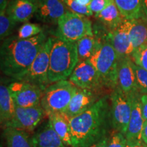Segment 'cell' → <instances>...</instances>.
I'll return each mask as SVG.
<instances>
[{
	"label": "cell",
	"instance_id": "obj_1",
	"mask_svg": "<svg viewBox=\"0 0 147 147\" xmlns=\"http://www.w3.org/2000/svg\"><path fill=\"white\" fill-rule=\"evenodd\" d=\"M71 147H89L106 136L112 128L110 96H103L84 113L69 119Z\"/></svg>",
	"mask_w": 147,
	"mask_h": 147
},
{
	"label": "cell",
	"instance_id": "obj_2",
	"mask_svg": "<svg viewBox=\"0 0 147 147\" xmlns=\"http://www.w3.org/2000/svg\"><path fill=\"white\" fill-rule=\"evenodd\" d=\"M45 32L29 39L10 36L1 45V69L16 81L26 72L47 41Z\"/></svg>",
	"mask_w": 147,
	"mask_h": 147
},
{
	"label": "cell",
	"instance_id": "obj_3",
	"mask_svg": "<svg viewBox=\"0 0 147 147\" xmlns=\"http://www.w3.org/2000/svg\"><path fill=\"white\" fill-rule=\"evenodd\" d=\"M78 63V54L76 42L53 38L48 74L50 84L67 80Z\"/></svg>",
	"mask_w": 147,
	"mask_h": 147
},
{
	"label": "cell",
	"instance_id": "obj_4",
	"mask_svg": "<svg viewBox=\"0 0 147 147\" xmlns=\"http://www.w3.org/2000/svg\"><path fill=\"white\" fill-rule=\"evenodd\" d=\"M120 57L109 42H106L89 59L102 82L103 87L114 90L118 87V66Z\"/></svg>",
	"mask_w": 147,
	"mask_h": 147
},
{
	"label": "cell",
	"instance_id": "obj_5",
	"mask_svg": "<svg viewBox=\"0 0 147 147\" xmlns=\"http://www.w3.org/2000/svg\"><path fill=\"white\" fill-rule=\"evenodd\" d=\"M77 88L67 80H61L48 86L42 93L40 104L48 117L53 114L63 113Z\"/></svg>",
	"mask_w": 147,
	"mask_h": 147
},
{
	"label": "cell",
	"instance_id": "obj_6",
	"mask_svg": "<svg viewBox=\"0 0 147 147\" xmlns=\"http://www.w3.org/2000/svg\"><path fill=\"white\" fill-rule=\"evenodd\" d=\"M92 22L87 16L67 10L59 20L56 38L77 42L87 36H93Z\"/></svg>",
	"mask_w": 147,
	"mask_h": 147
},
{
	"label": "cell",
	"instance_id": "obj_7",
	"mask_svg": "<svg viewBox=\"0 0 147 147\" xmlns=\"http://www.w3.org/2000/svg\"><path fill=\"white\" fill-rule=\"evenodd\" d=\"M53 38H48L47 41L38 53L29 69L17 81H24L38 86L42 91L50 85L48 78L50 54Z\"/></svg>",
	"mask_w": 147,
	"mask_h": 147
},
{
	"label": "cell",
	"instance_id": "obj_8",
	"mask_svg": "<svg viewBox=\"0 0 147 147\" xmlns=\"http://www.w3.org/2000/svg\"><path fill=\"white\" fill-rule=\"evenodd\" d=\"M110 102L112 128L125 136L131 117V96L117 87L112 91Z\"/></svg>",
	"mask_w": 147,
	"mask_h": 147
},
{
	"label": "cell",
	"instance_id": "obj_9",
	"mask_svg": "<svg viewBox=\"0 0 147 147\" xmlns=\"http://www.w3.org/2000/svg\"><path fill=\"white\" fill-rule=\"evenodd\" d=\"M46 116L47 114L41 105L27 108L16 106L14 117L3 125V128L12 127L29 133L34 131Z\"/></svg>",
	"mask_w": 147,
	"mask_h": 147
},
{
	"label": "cell",
	"instance_id": "obj_10",
	"mask_svg": "<svg viewBox=\"0 0 147 147\" xmlns=\"http://www.w3.org/2000/svg\"><path fill=\"white\" fill-rule=\"evenodd\" d=\"M8 89L16 106L27 108L40 106L43 91L34 84L24 81H15Z\"/></svg>",
	"mask_w": 147,
	"mask_h": 147
},
{
	"label": "cell",
	"instance_id": "obj_11",
	"mask_svg": "<svg viewBox=\"0 0 147 147\" xmlns=\"http://www.w3.org/2000/svg\"><path fill=\"white\" fill-rule=\"evenodd\" d=\"M69 80L80 89L99 92L104 87L96 69L89 60L78 62Z\"/></svg>",
	"mask_w": 147,
	"mask_h": 147
},
{
	"label": "cell",
	"instance_id": "obj_12",
	"mask_svg": "<svg viewBox=\"0 0 147 147\" xmlns=\"http://www.w3.org/2000/svg\"><path fill=\"white\" fill-rule=\"evenodd\" d=\"M131 27V21L125 19L118 27L108 33L106 42L113 46L120 58L131 57L134 51L130 36Z\"/></svg>",
	"mask_w": 147,
	"mask_h": 147
},
{
	"label": "cell",
	"instance_id": "obj_13",
	"mask_svg": "<svg viewBox=\"0 0 147 147\" xmlns=\"http://www.w3.org/2000/svg\"><path fill=\"white\" fill-rule=\"evenodd\" d=\"M140 95L139 92L130 95L131 112L125 138L127 147H134L142 144L141 134L144 120L141 110Z\"/></svg>",
	"mask_w": 147,
	"mask_h": 147
},
{
	"label": "cell",
	"instance_id": "obj_14",
	"mask_svg": "<svg viewBox=\"0 0 147 147\" xmlns=\"http://www.w3.org/2000/svg\"><path fill=\"white\" fill-rule=\"evenodd\" d=\"M98 92L77 88L67 109L63 113L69 119L84 113L101 98Z\"/></svg>",
	"mask_w": 147,
	"mask_h": 147
},
{
	"label": "cell",
	"instance_id": "obj_15",
	"mask_svg": "<svg viewBox=\"0 0 147 147\" xmlns=\"http://www.w3.org/2000/svg\"><path fill=\"white\" fill-rule=\"evenodd\" d=\"M67 10L63 0H38V10L35 15L42 23L57 24Z\"/></svg>",
	"mask_w": 147,
	"mask_h": 147
},
{
	"label": "cell",
	"instance_id": "obj_16",
	"mask_svg": "<svg viewBox=\"0 0 147 147\" xmlns=\"http://www.w3.org/2000/svg\"><path fill=\"white\" fill-rule=\"evenodd\" d=\"M134 63L130 57H121L119 59L117 79L118 87L127 95H131L139 92Z\"/></svg>",
	"mask_w": 147,
	"mask_h": 147
},
{
	"label": "cell",
	"instance_id": "obj_17",
	"mask_svg": "<svg viewBox=\"0 0 147 147\" xmlns=\"http://www.w3.org/2000/svg\"><path fill=\"white\" fill-rule=\"evenodd\" d=\"M38 8V0H10L6 12L16 23H25L33 17Z\"/></svg>",
	"mask_w": 147,
	"mask_h": 147
},
{
	"label": "cell",
	"instance_id": "obj_18",
	"mask_svg": "<svg viewBox=\"0 0 147 147\" xmlns=\"http://www.w3.org/2000/svg\"><path fill=\"white\" fill-rule=\"evenodd\" d=\"M32 141L34 147H69L64 144L49 123L34 134Z\"/></svg>",
	"mask_w": 147,
	"mask_h": 147
},
{
	"label": "cell",
	"instance_id": "obj_19",
	"mask_svg": "<svg viewBox=\"0 0 147 147\" xmlns=\"http://www.w3.org/2000/svg\"><path fill=\"white\" fill-rule=\"evenodd\" d=\"M49 123L54 131L61 139L64 144L67 146L71 147V135L69 119L63 113H57L50 115Z\"/></svg>",
	"mask_w": 147,
	"mask_h": 147
},
{
	"label": "cell",
	"instance_id": "obj_20",
	"mask_svg": "<svg viewBox=\"0 0 147 147\" xmlns=\"http://www.w3.org/2000/svg\"><path fill=\"white\" fill-rule=\"evenodd\" d=\"M95 17L110 30L118 27L125 20L117 8L115 0H110L107 6L100 13L95 15Z\"/></svg>",
	"mask_w": 147,
	"mask_h": 147
},
{
	"label": "cell",
	"instance_id": "obj_21",
	"mask_svg": "<svg viewBox=\"0 0 147 147\" xmlns=\"http://www.w3.org/2000/svg\"><path fill=\"white\" fill-rule=\"evenodd\" d=\"M16 104L8 89V87L0 86V121L3 126L9 122L15 113Z\"/></svg>",
	"mask_w": 147,
	"mask_h": 147
},
{
	"label": "cell",
	"instance_id": "obj_22",
	"mask_svg": "<svg viewBox=\"0 0 147 147\" xmlns=\"http://www.w3.org/2000/svg\"><path fill=\"white\" fill-rule=\"evenodd\" d=\"M103 42L93 36H87L76 42L78 49V62L89 60L102 47Z\"/></svg>",
	"mask_w": 147,
	"mask_h": 147
},
{
	"label": "cell",
	"instance_id": "obj_23",
	"mask_svg": "<svg viewBox=\"0 0 147 147\" xmlns=\"http://www.w3.org/2000/svg\"><path fill=\"white\" fill-rule=\"evenodd\" d=\"M3 136L8 147H34L29 132L12 127L3 129Z\"/></svg>",
	"mask_w": 147,
	"mask_h": 147
},
{
	"label": "cell",
	"instance_id": "obj_24",
	"mask_svg": "<svg viewBox=\"0 0 147 147\" xmlns=\"http://www.w3.org/2000/svg\"><path fill=\"white\" fill-rule=\"evenodd\" d=\"M125 19L134 20L142 17V0H115Z\"/></svg>",
	"mask_w": 147,
	"mask_h": 147
},
{
	"label": "cell",
	"instance_id": "obj_25",
	"mask_svg": "<svg viewBox=\"0 0 147 147\" xmlns=\"http://www.w3.org/2000/svg\"><path fill=\"white\" fill-rule=\"evenodd\" d=\"M130 36L134 50L147 44V19L141 17L131 20Z\"/></svg>",
	"mask_w": 147,
	"mask_h": 147
},
{
	"label": "cell",
	"instance_id": "obj_26",
	"mask_svg": "<svg viewBox=\"0 0 147 147\" xmlns=\"http://www.w3.org/2000/svg\"><path fill=\"white\" fill-rule=\"evenodd\" d=\"M16 23L11 18L6 11L0 12V39L4 40L12 34Z\"/></svg>",
	"mask_w": 147,
	"mask_h": 147
},
{
	"label": "cell",
	"instance_id": "obj_27",
	"mask_svg": "<svg viewBox=\"0 0 147 147\" xmlns=\"http://www.w3.org/2000/svg\"><path fill=\"white\" fill-rule=\"evenodd\" d=\"M43 32L42 27L38 24L27 23L23 24L18 31L17 38L18 39L25 40L33 38Z\"/></svg>",
	"mask_w": 147,
	"mask_h": 147
},
{
	"label": "cell",
	"instance_id": "obj_28",
	"mask_svg": "<svg viewBox=\"0 0 147 147\" xmlns=\"http://www.w3.org/2000/svg\"><path fill=\"white\" fill-rule=\"evenodd\" d=\"M138 89L141 94H147V71L134 63Z\"/></svg>",
	"mask_w": 147,
	"mask_h": 147
},
{
	"label": "cell",
	"instance_id": "obj_29",
	"mask_svg": "<svg viewBox=\"0 0 147 147\" xmlns=\"http://www.w3.org/2000/svg\"><path fill=\"white\" fill-rule=\"evenodd\" d=\"M130 57L134 63L147 71V44L134 50Z\"/></svg>",
	"mask_w": 147,
	"mask_h": 147
},
{
	"label": "cell",
	"instance_id": "obj_30",
	"mask_svg": "<svg viewBox=\"0 0 147 147\" xmlns=\"http://www.w3.org/2000/svg\"><path fill=\"white\" fill-rule=\"evenodd\" d=\"M65 4L68 7L69 10L74 13L90 17L93 15V12L88 6H84L79 3L77 0H63Z\"/></svg>",
	"mask_w": 147,
	"mask_h": 147
},
{
	"label": "cell",
	"instance_id": "obj_31",
	"mask_svg": "<svg viewBox=\"0 0 147 147\" xmlns=\"http://www.w3.org/2000/svg\"><path fill=\"white\" fill-rule=\"evenodd\" d=\"M108 147H127L125 136L120 132L114 131L110 136Z\"/></svg>",
	"mask_w": 147,
	"mask_h": 147
},
{
	"label": "cell",
	"instance_id": "obj_32",
	"mask_svg": "<svg viewBox=\"0 0 147 147\" xmlns=\"http://www.w3.org/2000/svg\"><path fill=\"white\" fill-rule=\"evenodd\" d=\"M109 1L110 0H91L89 8L93 14L97 15L107 6Z\"/></svg>",
	"mask_w": 147,
	"mask_h": 147
},
{
	"label": "cell",
	"instance_id": "obj_33",
	"mask_svg": "<svg viewBox=\"0 0 147 147\" xmlns=\"http://www.w3.org/2000/svg\"><path fill=\"white\" fill-rule=\"evenodd\" d=\"M140 104L143 119L147 121V94L140 95Z\"/></svg>",
	"mask_w": 147,
	"mask_h": 147
},
{
	"label": "cell",
	"instance_id": "obj_34",
	"mask_svg": "<svg viewBox=\"0 0 147 147\" xmlns=\"http://www.w3.org/2000/svg\"><path fill=\"white\" fill-rule=\"evenodd\" d=\"M110 136H106L104 138L101 140L100 141L95 143L94 144L91 145L89 147H108V143H109Z\"/></svg>",
	"mask_w": 147,
	"mask_h": 147
},
{
	"label": "cell",
	"instance_id": "obj_35",
	"mask_svg": "<svg viewBox=\"0 0 147 147\" xmlns=\"http://www.w3.org/2000/svg\"><path fill=\"white\" fill-rule=\"evenodd\" d=\"M141 140H142V143L147 146V121H144V124H143Z\"/></svg>",
	"mask_w": 147,
	"mask_h": 147
},
{
	"label": "cell",
	"instance_id": "obj_36",
	"mask_svg": "<svg viewBox=\"0 0 147 147\" xmlns=\"http://www.w3.org/2000/svg\"><path fill=\"white\" fill-rule=\"evenodd\" d=\"M9 2H10L9 0H0V12L6 11Z\"/></svg>",
	"mask_w": 147,
	"mask_h": 147
},
{
	"label": "cell",
	"instance_id": "obj_37",
	"mask_svg": "<svg viewBox=\"0 0 147 147\" xmlns=\"http://www.w3.org/2000/svg\"><path fill=\"white\" fill-rule=\"evenodd\" d=\"M142 17L147 19V0H142Z\"/></svg>",
	"mask_w": 147,
	"mask_h": 147
},
{
	"label": "cell",
	"instance_id": "obj_38",
	"mask_svg": "<svg viewBox=\"0 0 147 147\" xmlns=\"http://www.w3.org/2000/svg\"><path fill=\"white\" fill-rule=\"evenodd\" d=\"M78 1V2L79 3H80V4L84 5V6H88L89 7V5L90 4V3H91V0H77Z\"/></svg>",
	"mask_w": 147,
	"mask_h": 147
},
{
	"label": "cell",
	"instance_id": "obj_39",
	"mask_svg": "<svg viewBox=\"0 0 147 147\" xmlns=\"http://www.w3.org/2000/svg\"><path fill=\"white\" fill-rule=\"evenodd\" d=\"M134 147H144V144H143L142 143V144L138 145V146H134Z\"/></svg>",
	"mask_w": 147,
	"mask_h": 147
},
{
	"label": "cell",
	"instance_id": "obj_40",
	"mask_svg": "<svg viewBox=\"0 0 147 147\" xmlns=\"http://www.w3.org/2000/svg\"><path fill=\"white\" fill-rule=\"evenodd\" d=\"M142 144H143V143H142ZM144 147H147V146H146V145L144 144Z\"/></svg>",
	"mask_w": 147,
	"mask_h": 147
}]
</instances>
